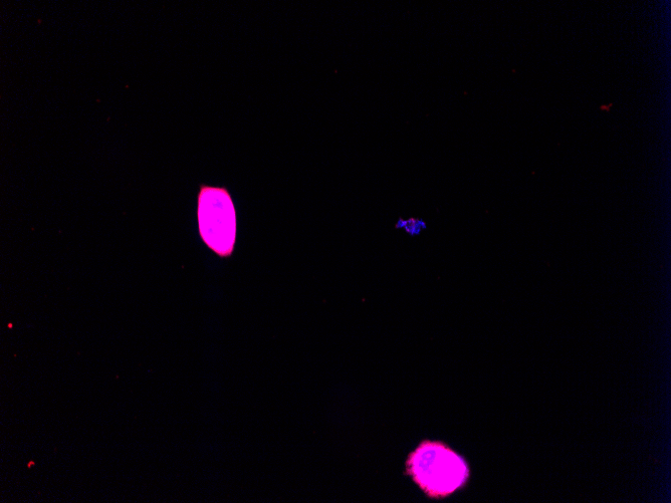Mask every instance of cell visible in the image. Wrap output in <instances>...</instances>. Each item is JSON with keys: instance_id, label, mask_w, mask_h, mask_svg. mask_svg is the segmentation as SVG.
Wrapping results in <instances>:
<instances>
[{"instance_id": "6da1fadb", "label": "cell", "mask_w": 671, "mask_h": 503, "mask_svg": "<svg viewBox=\"0 0 671 503\" xmlns=\"http://www.w3.org/2000/svg\"><path fill=\"white\" fill-rule=\"evenodd\" d=\"M405 473L428 498L444 500L468 487L472 468L449 444L426 439L408 454Z\"/></svg>"}, {"instance_id": "7a4b0ae2", "label": "cell", "mask_w": 671, "mask_h": 503, "mask_svg": "<svg viewBox=\"0 0 671 503\" xmlns=\"http://www.w3.org/2000/svg\"><path fill=\"white\" fill-rule=\"evenodd\" d=\"M196 215L202 242L219 258H232L237 245L238 217L230 190L202 184Z\"/></svg>"}, {"instance_id": "277c9868", "label": "cell", "mask_w": 671, "mask_h": 503, "mask_svg": "<svg viewBox=\"0 0 671 503\" xmlns=\"http://www.w3.org/2000/svg\"><path fill=\"white\" fill-rule=\"evenodd\" d=\"M612 106H613V104H609V105H606V106H601L600 110L609 112Z\"/></svg>"}, {"instance_id": "3957f363", "label": "cell", "mask_w": 671, "mask_h": 503, "mask_svg": "<svg viewBox=\"0 0 671 503\" xmlns=\"http://www.w3.org/2000/svg\"><path fill=\"white\" fill-rule=\"evenodd\" d=\"M395 228L403 230L406 234L414 237L422 234L424 230H426L427 224L422 218L419 217H400L395 223Z\"/></svg>"}]
</instances>
